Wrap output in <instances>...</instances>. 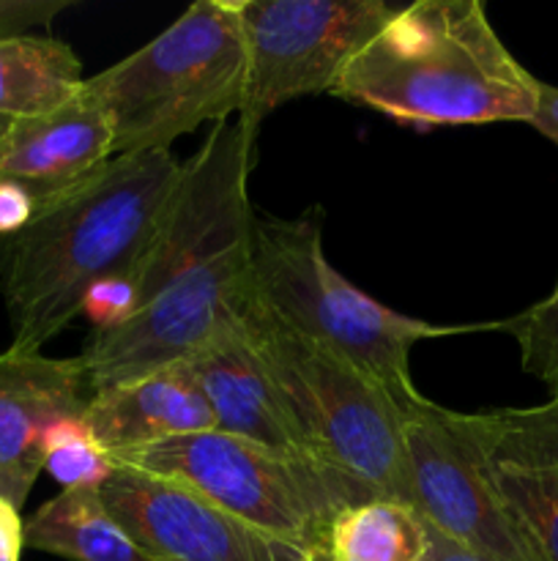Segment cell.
<instances>
[{"label": "cell", "mask_w": 558, "mask_h": 561, "mask_svg": "<svg viewBox=\"0 0 558 561\" xmlns=\"http://www.w3.org/2000/svg\"><path fill=\"white\" fill-rule=\"evenodd\" d=\"M501 329L518 340L523 370L558 394V283L547 299L503 321Z\"/></svg>", "instance_id": "20"}, {"label": "cell", "mask_w": 558, "mask_h": 561, "mask_svg": "<svg viewBox=\"0 0 558 561\" xmlns=\"http://www.w3.org/2000/svg\"><path fill=\"white\" fill-rule=\"evenodd\" d=\"M11 124H14V118H5V115H0V140H3L5 131L11 129Z\"/></svg>", "instance_id": "28"}, {"label": "cell", "mask_w": 558, "mask_h": 561, "mask_svg": "<svg viewBox=\"0 0 558 561\" xmlns=\"http://www.w3.org/2000/svg\"><path fill=\"white\" fill-rule=\"evenodd\" d=\"M334 96L416 131L525 121L539 80L514 58L479 0L403 5L356 55Z\"/></svg>", "instance_id": "3"}, {"label": "cell", "mask_w": 558, "mask_h": 561, "mask_svg": "<svg viewBox=\"0 0 558 561\" xmlns=\"http://www.w3.org/2000/svg\"><path fill=\"white\" fill-rule=\"evenodd\" d=\"M550 398H556V400H558V394H550Z\"/></svg>", "instance_id": "29"}, {"label": "cell", "mask_w": 558, "mask_h": 561, "mask_svg": "<svg viewBox=\"0 0 558 561\" xmlns=\"http://www.w3.org/2000/svg\"><path fill=\"white\" fill-rule=\"evenodd\" d=\"M239 321L310 458L414 507L399 405L353 365L268 318L249 294Z\"/></svg>", "instance_id": "6"}, {"label": "cell", "mask_w": 558, "mask_h": 561, "mask_svg": "<svg viewBox=\"0 0 558 561\" xmlns=\"http://www.w3.org/2000/svg\"><path fill=\"white\" fill-rule=\"evenodd\" d=\"M178 367L206 398L217 420V431L255 442L288 458L312 460L284 409L277 383L246 340L241 321Z\"/></svg>", "instance_id": "14"}, {"label": "cell", "mask_w": 558, "mask_h": 561, "mask_svg": "<svg viewBox=\"0 0 558 561\" xmlns=\"http://www.w3.org/2000/svg\"><path fill=\"white\" fill-rule=\"evenodd\" d=\"M249 299L284 329L372 378L399 409L425 398L410 376L416 343L501 329V323L438 327L372 299L328 263L317 208L295 219H255Z\"/></svg>", "instance_id": "4"}, {"label": "cell", "mask_w": 558, "mask_h": 561, "mask_svg": "<svg viewBox=\"0 0 558 561\" xmlns=\"http://www.w3.org/2000/svg\"><path fill=\"white\" fill-rule=\"evenodd\" d=\"M181 168L170 151L115 157L96 179L38 206L27 228L0 239L11 351H42L80 316L93 285L142 261Z\"/></svg>", "instance_id": "2"}, {"label": "cell", "mask_w": 558, "mask_h": 561, "mask_svg": "<svg viewBox=\"0 0 558 561\" xmlns=\"http://www.w3.org/2000/svg\"><path fill=\"white\" fill-rule=\"evenodd\" d=\"M126 535L153 561H301L304 553L167 477L115 466L98 488Z\"/></svg>", "instance_id": "10"}, {"label": "cell", "mask_w": 558, "mask_h": 561, "mask_svg": "<svg viewBox=\"0 0 558 561\" xmlns=\"http://www.w3.org/2000/svg\"><path fill=\"white\" fill-rule=\"evenodd\" d=\"M135 307L137 285L131 272H120L102 279V283L93 285V288L88 290L85 301H82V312L91 318L93 332L120 327V323L129 321V318L135 316Z\"/></svg>", "instance_id": "21"}, {"label": "cell", "mask_w": 558, "mask_h": 561, "mask_svg": "<svg viewBox=\"0 0 558 561\" xmlns=\"http://www.w3.org/2000/svg\"><path fill=\"white\" fill-rule=\"evenodd\" d=\"M202 493L252 529L306 553L326 548L334 518L375 493L312 460L288 458L222 431L170 438L115 458Z\"/></svg>", "instance_id": "7"}, {"label": "cell", "mask_w": 558, "mask_h": 561, "mask_svg": "<svg viewBox=\"0 0 558 561\" xmlns=\"http://www.w3.org/2000/svg\"><path fill=\"white\" fill-rule=\"evenodd\" d=\"M85 422L113 460L170 438L217 431L206 398L178 365L96 392Z\"/></svg>", "instance_id": "15"}, {"label": "cell", "mask_w": 558, "mask_h": 561, "mask_svg": "<svg viewBox=\"0 0 558 561\" xmlns=\"http://www.w3.org/2000/svg\"><path fill=\"white\" fill-rule=\"evenodd\" d=\"M430 537L414 507L375 496L334 518L326 551L334 561H425Z\"/></svg>", "instance_id": "18"}, {"label": "cell", "mask_w": 558, "mask_h": 561, "mask_svg": "<svg viewBox=\"0 0 558 561\" xmlns=\"http://www.w3.org/2000/svg\"><path fill=\"white\" fill-rule=\"evenodd\" d=\"M249 82L241 115H266L301 96L332 93L350 60L403 5L383 0H235Z\"/></svg>", "instance_id": "8"}, {"label": "cell", "mask_w": 558, "mask_h": 561, "mask_svg": "<svg viewBox=\"0 0 558 561\" xmlns=\"http://www.w3.org/2000/svg\"><path fill=\"white\" fill-rule=\"evenodd\" d=\"M82 85V60L66 42L33 33L0 38V115L5 118L53 113Z\"/></svg>", "instance_id": "17"}, {"label": "cell", "mask_w": 558, "mask_h": 561, "mask_svg": "<svg viewBox=\"0 0 558 561\" xmlns=\"http://www.w3.org/2000/svg\"><path fill=\"white\" fill-rule=\"evenodd\" d=\"M36 214V203L22 186L0 181V239L20 233Z\"/></svg>", "instance_id": "23"}, {"label": "cell", "mask_w": 558, "mask_h": 561, "mask_svg": "<svg viewBox=\"0 0 558 561\" xmlns=\"http://www.w3.org/2000/svg\"><path fill=\"white\" fill-rule=\"evenodd\" d=\"M25 548V520L11 502L0 499V561H20Z\"/></svg>", "instance_id": "24"}, {"label": "cell", "mask_w": 558, "mask_h": 561, "mask_svg": "<svg viewBox=\"0 0 558 561\" xmlns=\"http://www.w3.org/2000/svg\"><path fill=\"white\" fill-rule=\"evenodd\" d=\"M427 537H430V548H427L425 561H490L487 557L468 551V548L457 546V542L449 540V537H443L441 531L432 529L430 524H427Z\"/></svg>", "instance_id": "26"}, {"label": "cell", "mask_w": 558, "mask_h": 561, "mask_svg": "<svg viewBox=\"0 0 558 561\" xmlns=\"http://www.w3.org/2000/svg\"><path fill=\"white\" fill-rule=\"evenodd\" d=\"M91 400L80 356L58 359L11 348L0 354V499L22 510L44 471L49 431L85 416Z\"/></svg>", "instance_id": "12"}, {"label": "cell", "mask_w": 558, "mask_h": 561, "mask_svg": "<svg viewBox=\"0 0 558 561\" xmlns=\"http://www.w3.org/2000/svg\"><path fill=\"white\" fill-rule=\"evenodd\" d=\"M257 129L233 115L184 162L156 239L131 268L135 316L91 332L77 354L93 394L181 365L239 321L257 219L249 201Z\"/></svg>", "instance_id": "1"}, {"label": "cell", "mask_w": 558, "mask_h": 561, "mask_svg": "<svg viewBox=\"0 0 558 561\" xmlns=\"http://www.w3.org/2000/svg\"><path fill=\"white\" fill-rule=\"evenodd\" d=\"M113 159L109 115L82 85L63 107L11 124L0 140V181L22 186L38 208L96 179Z\"/></svg>", "instance_id": "13"}, {"label": "cell", "mask_w": 558, "mask_h": 561, "mask_svg": "<svg viewBox=\"0 0 558 561\" xmlns=\"http://www.w3.org/2000/svg\"><path fill=\"white\" fill-rule=\"evenodd\" d=\"M44 471L53 474L60 491L102 488L104 480L115 471V460L96 442V436L88 427L85 416H77V420L58 422L49 431Z\"/></svg>", "instance_id": "19"}, {"label": "cell", "mask_w": 558, "mask_h": 561, "mask_svg": "<svg viewBox=\"0 0 558 561\" xmlns=\"http://www.w3.org/2000/svg\"><path fill=\"white\" fill-rule=\"evenodd\" d=\"M249 60L235 0H197L153 42L85 88L109 115L115 157L170 151L202 124L244 110Z\"/></svg>", "instance_id": "5"}, {"label": "cell", "mask_w": 558, "mask_h": 561, "mask_svg": "<svg viewBox=\"0 0 558 561\" xmlns=\"http://www.w3.org/2000/svg\"><path fill=\"white\" fill-rule=\"evenodd\" d=\"M25 548L69 561H153L124 531L98 488L60 491L25 520Z\"/></svg>", "instance_id": "16"}, {"label": "cell", "mask_w": 558, "mask_h": 561, "mask_svg": "<svg viewBox=\"0 0 558 561\" xmlns=\"http://www.w3.org/2000/svg\"><path fill=\"white\" fill-rule=\"evenodd\" d=\"M414 510L443 537L490 561H536L503 515L468 414L419 398L399 409Z\"/></svg>", "instance_id": "9"}, {"label": "cell", "mask_w": 558, "mask_h": 561, "mask_svg": "<svg viewBox=\"0 0 558 561\" xmlns=\"http://www.w3.org/2000/svg\"><path fill=\"white\" fill-rule=\"evenodd\" d=\"M481 469L536 561H558V400L468 414Z\"/></svg>", "instance_id": "11"}, {"label": "cell", "mask_w": 558, "mask_h": 561, "mask_svg": "<svg viewBox=\"0 0 558 561\" xmlns=\"http://www.w3.org/2000/svg\"><path fill=\"white\" fill-rule=\"evenodd\" d=\"M71 5V0H0V38L25 36L44 27Z\"/></svg>", "instance_id": "22"}, {"label": "cell", "mask_w": 558, "mask_h": 561, "mask_svg": "<svg viewBox=\"0 0 558 561\" xmlns=\"http://www.w3.org/2000/svg\"><path fill=\"white\" fill-rule=\"evenodd\" d=\"M539 135L553 140L558 146V88L539 82V93H536V107L528 121Z\"/></svg>", "instance_id": "25"}, {"label": "cell", "mask_w": 558, "mask_h": 561, "mask_svg": "<svg viewBox=\"0 0 558 561\" xmlns=\"http://www.w3.org/2000/svg\"><path fill=\"white\" fill-rule=\"evenodd\" d=\"M301 561H334L332 557H328L326 548H315V551H306L304 559Z\"/></svg>", "instance_id": "27"}]
</instances>
